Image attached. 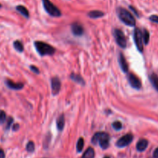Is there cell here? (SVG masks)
Listing matches in <instances>:
<instances>
[{"label":"cell","mask_w":158,"mask_h":158,"mask_svg":"<svg viewBox=\"0 0 158 158\" xmlns=\"http://www.w3.org/2000/svg\"><path fill=\"white\" fill-rule=\"evenodd\" d=\"M116 12L118 17L124 24L129 27H134L136 25V19L128 10L122 7H118Z\"/></svg>","instance_id":"obj_1"},{"label":"cell","mask_w":158,"mask_h":158,"mask_svg":"<svg viewBox=\"0 0 158 158\" xmlns=\"http://www.w3.org/2000/svg\"><path fill=\"white\" fill-rule=\"evenodd\" d=\"M109 140H110V137L107 133L98 132V133H95V135L92 137V143L94 145L98 144L101 147V148L106 150L109 147Z\"/></svg>","instance_id":"obj_2"},{"label":"cell","mask_w":158,"mask_h":158,"mask_svg":"<svg viewBox=\"0 0 158 158\" xmlns=\"http://www.w3.org/2000/svg\"><path fill=\"white\" fill-rule=\"evenodd\" d=\"M34 46L36 51L40 56L53 55L55 53V48L44 42L35 41Z\"/></svg>","instance_id":"obj_3"},{"label":"cell","mask_w":158,"mask_h":158,"mask_svg":"<svg viewBox=\"0 0 158 158\" xmlns=\"http://www.w3.org/2000/svg\"><path fill=\"white\" fill-rule=\"evenodd\" d=\"M42 2H43V6L45 11L50 16H54V17H59V16H61L60 10L54 3H52L50 0H42Z\"/></svg>","instance_id":"obj_4"},{"label":"cell","mask_w":158,"mask_h":158,"mask_svg":"<svg viewBox=\"0 0 158 158\" xmlns=\"http://www.w3.org/2000/svg\"><path fill=\"white\" fill-rule=\"evenodd\" d=\"M114 37H115V42L117 44L122 48H127V38H126L125 34L123 31H121L118 29H115L113 32Z\"/></svg>","instance_id":"obj_5"},{"label":"cell","mask_w":158,"mask_h":158,"mask_svg":"<svg viewBox=\"0 0 158 158\" xmlns=\"http://www.w3.org/2000/svg\"><path fill=\"white\" fill-rule=\"evenodd\" d=\"M135 44L139 52H143V33L139 28H136L133 32Z\"/></svg>","instance_id":"obj_6"},{"label":"cell","mask_w":158,"mask_h":158,"mask_svg":"<svg viewBox=\"0 0 158 158\" xmlns=\"http://www.w3.org/2000/svg\"><path fill=\"white\" fill-rule=\"evenodd\" d=\"M133 139V136L131 133H127L125 136H122L120 139H118V141L116 142V146L119 148H123V147H125L127 146H128L129 144L131 143V142Z\"/></svg>","instance_id":"obj_7"},{"label":"cell","mask_w":158,"mask_h":158,"mask_svg":"<svg viewBox=\"0 0 158 158\" xmlns=\"http://www.w3.org/2000/svg\"><path fill=\"white\" fill-rule=\"evenodd\" d=\"M127 78H128V81L130 83V85H131V87H133L135 89H140L142 87V84H141V81L139 78H138L137 76H136L135 74H132V73H129L128 76H127Z\"/></svg>","instance_id":"obj_8"},{"label":"cell","mask_w":158,"mask_h":158,"mask_svg":"<svg viewBox=\"0 0 158 158\" xmlns=\"http://www.w3.org/2000/svg\"><path fill=\"white\" fill-rule=\"evenodd\" d=\"M61 89V82L60 80L57 77H52L51 79V89H52V93L54 95H57Z\"/></svg>","instance_id":"obj_9"},{"label":"cell","mask_w":158,"mask_h":158,"mask_svg":"<svg viewBox=\"0 0 158 158\" xmlns=\"http://www.w3.org/2000/svg\"><path fill=\"white\" fill-rule=\"evenodd\" d=\"M71 32L74 36H81L84 33V27L78 23H74L71 24Z\"/></svg>","instance_id":"obj_10"},{"label":"cell","mask_w":158,"mask_h":158,"mask_svg":"<svg viewBox=\"0 0 158 158\" xmlns=\"http://www.w3.org/2000/svg\"><path fill=\"white\" fill-rule=\"evenodd\" d=\"M118 62H119V64H120L121 69L123 72L127 73L129 71V65L127 64V60H126L125 57H124L123 54L122 53L119 54V56H118Z\"/></svg>","instance_id":"obj_11"},{"label":"cell","mask_w":158,"mask_h":158,"mask_svg":"<svg viewBox=\"0 0 158 158\" xmlns=\"http://www.w3.org/2000/svg\"><path fill=\"white\" fill-rule=\"evenodd\" d=\"M6 84L7 87L11 89H13V90H20L24 86L23 83H16L12 81V80H10V79H7L6 81Z\"/></svg>","instance_id":"obj_12"},{"label":"cell","mask_w":158,"mask_h":158,"mask_svg":"<svg viewBox=\"0 0 158 158\" xmlns=\"http://www.w3.org/2000/svg\"><path fill=\"white\" fill-rule=\"evenodd\" d=\"M148 146V141L145 139H141L136 143V150L139 152L144 151Z\"/></svg>","instance_id":"obj_13"},{"label":"cell","mask_w":158,"mask_h":158,"mask_svg":"<svg viewBox=\"0 0 158 158\" xmlns=\"http://www.w3.org/2000/svg\"><path fill=\"white\" fill-rule=\"evenodd\" d=\"M70 77H71V80H73V81H75V82L78 83V84L82 85H84L85 84V81H84V79L81 77V76L79 75V74H75V73H71Z\"/></svg>","instance_id":"obj_14"},{"label":"cell","mask_w":158,"mask_h":158,"mask_svg":"<svg viewBox=\"0 0 158 158\" xmlns=\"http://www.w3.org/2000/svg\"><path fill=\"white\" fill-rule=\"evenodd\" d=\"M65 124V118L64 115L63 114H61L60 115H59V117L57 119V127L59 131H62L64 129Z\"/></svg>","instance_id":"obj_15"},{"label":"cell","mask_w":158,"mask_h":158,"mask_svg":"<svg viewBox=\"0 0 158 158\" xmlns=\"http://www.w3.org/2000/svg\"><path fill=\"white\" fill-rule=\"evenodd\" d=\"M104 13L99 10H93V11H90L88 13V16L92 19H98V18H101L104 16Z\"/></svg>","instance_id":"obj_16"},{"label":"cell","mask_w":158,"mask_h":158,"mask_svg":"<svg viewBox=\"0 0 158 158\" xmlns=\"http://www.w3.org/2000/svg\"><path fill=\"white\" fill-rule=\"evenodd\" d=\"M150 81L151 82L152 85L158 92V76L154 73H153L150 75Z\"/></svg>","instance_id":"obj_17"},{"label":"cell","mask_w":158,"mask_h":158,"mask_svg":"<svg viewBox=\"0 0 158 158\" xmlns=\"http://www.w3.org/2000/svg\"><path fill=\"white\" fill-rule=\"evenodd\" d=\"M16 9V10H17L19 13H20V14H22L23 16H25L26 18L30 17V13H29L28 10H27L25 6L19 5V6H17Z\"/></svg>","instance_id":"obj_18"},{"label":"cell","mask_w":158,"mask_h":158,"mask_svg":"<svg viewBox=\"0 0 158 158\" xmlns=\"http://www.w3.org/2000/svg\"><path fill=\"white\" fill-rule=\"evenodd\" d=\"M95 157V150L92 147H89L87 150H85V152L84 153V154L82 155L81 158H94Z\"/></svg>","instance_id":"obj_19"},{"label":"cell","mask_w":158,"mask_h":158,"mask_svg":"<svg viewBox=\"0 0 158 158\" xmlns=\"http://www.w3.org/2000/svg\"><path fill=\"white\" fill-rule=\"evenodd\" d=\"M13 47H14V48L18 51V52H23L24 50L23 44L19 40H16V41H14V43H13Z\"/></svg>","instance_id":"obj_20"},{"label":"cell","mask_w":158,"mask_h":158,"mask_svg":"<svg viewBox=\"0 0 158 158\" xmlns=\"http://www.w3.org/2000/svg\"><path fill=\"white\" fill-rule=\"evenodd\" d=\"M143 43L145 44H147L149 43V40H150V33L148 32V30L144 29L143 32Z\"/></svg>","instance_id":"obj_21"},{"label":"cell","mask_w":158,"mask_h":158,"mask_svg":"<svg viewBox=\"0 0 158 158\" xmlns=\"http://www.w3.org/2000/svg\"><path fill=\"white\" fill-rule=\"evenodd\" d=\"M83 147H84V139L82 137L79 138L78 140L77 143V151L78 153L81 152V150H83Z\"/></svg>","instance_id":"obj_22"},{"label":"cell","mask_w":158,"mask_h":158,"mask_svg":"<svg viewBox=\"0 0 158 158\" xmlns=\"http://www.w3.org/2000/svg\"><path fill=\"white\" fill-rule=\"evenodd\" d=\"M34 150H35L34 143H33V141H30V142H28V143H27V151L30 152V153H32V152L34 151Z\"/></svg>","instance_id":"obj_23"},{"label":"cell","mask_w":158,"mask_h":158,"mask_svg":"<svg viewBox=\"0 0 158 158\" xmlns=\"http://www.w3.org/2000/svg\"><path fill=\"white\" fill-rule=\"evenodd\" d=\"M112 127H113L114 130H120L123 128V125L119 121H115L112 123Z\"/></svg>","instance_id":"obj_24"},{"label":"cell","mask_w":158,"mask_h":158,"mask_svg":"<svg viewBox=\"0 0 158 158\" xmlns=\"http://www.w3.org/2000/svg\"><path fill=\"white\" fill-rule=\"evenodd\" d=\"M6 119V114L4 111L0 110V123H4Z\"/></svg>","instance_id":"obj_25"},{"label":"cell","mask_w":158,"mask_h":158,"mask_svg":"<svg viewBox=\"0 0 158 158\" xmlns=\"http://www.w3.org/2000/svg\"><path fill=\"white\" fill-rule=\"evenodd\" d=\"M13 117H9L8 120H7V123H6V130H9V129L11 127V125L13 124Z\"/></svg>","instance_id":"obj_26"},{"label":"cell","mask_w":158,"mask_h":158,"mask_svg":"<svg viewBox=\"0 0 158 158\" xmlns=\"http://www.w3.org/2000/svg\"><path fill=\"white\" fill-rule=\"evenodd\" d=\"M150 20L152 21L153 23H156L158 24V16L156 15H152V16H150Z\"/></svg>","instance_id":"obj_27"},{"label":"cell","mask_w":158,"mask_h":158,"mask_svg":"<svg viewBox=\"0 0 158 158\" xmlns=\"http://www.w3.org/2000/svg\"><path fill=\"white\" fill-rule=\"evenodd\" d=\"M30 68L33 73H35V74H39L40 73V71L37 68V67L34 66V65H31V66H30Z\"/></svg>","instance_id":"obj_28"},{"label":"cell","mask_w":158,"mask_h":158,"mask_svg":"<svg viewBox=\"0 0 158 158\" xmlns=\"http://www.w3.org/2000/svg\"><path fill=\"white\" fill-rule=\"evenodd\" d=\"M130 10H133V12L135 13V14H136V16H137V17H138V16H139V13H138V12L136 11V9H134V7L130 6Z\"/></svg>","instance_id":"obj_29"},{"label":"cell","mask_w":158,"mask_h":158,"mask_svg":"<svg viewBox=\"0 0 158 158\" xmlns=\"http://www.w3.org/2000/svg\"><path fill=\"white\" fill-rule=\"evenodd\" d=\"M5 153H4L3 150L2 149H0V158H5Z\"/></svg>","instance_id":"obj_30"},{"label":"cell","mask_w":158,"mask_h":158,"mask_svg":"<svg viewBox=\"0 0 158 158\" xmlns=\"http://www.w3.org/2000/svg\"><path fill=\"white\" fill-rule=\"evenodd\" d=\"M153 157L158 158V147L154 150V152H153Z\"/></svg>","instance_id":"obj_31"},{"label":"cell","mask_w":158,"mask_h":158,"mask_svg":"<svg viewBox=\"0 0 158 158\" xmlns=\"http://www.w3.org/2000/svg\"><path fill=\"white\" fill-rule=\"evenodd\" d=\"M19 124L16 123V124H14V125H13V130H14V131H16V130H19Z\"/></svg>","instance_id":"obj_32"},{"label":"cell","mask_w":158,"mask_h":158,"mask_svg":"<svg viewBox=\"0 0 158 158\" xmlns=\"http://www.w3.org/2000/svg\"><path fill=\"white\" fill-rule=\"evenodd\" d=\"M104 158H109V156H105Z\"/></svg>","instance_id":"obj_33"},{"label":"cell","mask_w":158,"mask_h":158,"mask_svg":"<svg viewBox=\"0 0 158 158\" xmlns=\"http://www.w3.org/2000/svg\"><path fill=\"white\" fill-rule=\"evenodd\" d=\"M1 7H2V5H1V4H0V8H1Z\"/></svg>","instance_id":"obj_34"}]
</instances>
